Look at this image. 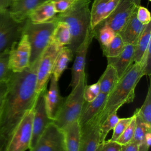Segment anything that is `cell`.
<instances>
[{
  "instance_id": "1",
  "label": "cell",
  "mask_w": 151,
  "mask_h": 151,
  "mask_svg": "<svg viewBox=\"0 0 151 151\" xmlns=\"http://www.w3.org/2000/svg\"><path fill=\"white\" fill-rule=\"evenodd\" d=\"M39 60L21 72H12L0 116V150L5 151L16 127L25 114L33 109L37 93V70Z\"/></svg>"
},
{
  "instance_id": "2",
  "label": "cell",
  "mask_w": 151,
  "mask_h": 151,
  "mask_svg": "<svg viewBox=\"0 0 151 151\" xmlns=\"http://www.w3.org/2000/svg\"><path fill=\"white\" fill-rule=\"evenodd\" d=\"M143 76L142 64L134 63L119 78L115 87L108 94L102 110L97 116L100 125L110 114L117 111L123 104L133 101L135 88Z\"/></svg>"
},
{
  "instance_id": "3",
  "label": "cell",
  "mask_w": 151,
  "mask_h": 151,
  "mask_svg": "<svg viewBox=\"0 0 151 151\" xmlns=\"http://www.w3.org/2000/svg\"><path fill=\"white\" fill-rule=\"evenodd\" d=\"M90 3L91 0H76L67 10L57 13L51 19L55 22H64L68 26L71 40L67 47L74 55L90 28Z\"/></svg>"
},
{
  "instance_id": "4",
  "label": "cell",
  "mask_w": 151,
  "mask_h": 151,
  "mask_svg": "<svg viewBox=\"0 0 151 151\" xmlns=\"http://www.w3.org/2000/svg\"><path fill=\"white\" fill-rule=\"evenodd\" d=\"M86 85L87 75L85 73L70 94L64 98L55 119L52 121L61 129L78 120L85 101L84 90Z\"/></svg>"
},
{
  "instance_id": "5",
  "label": "cell",
  "mask_w": 151,
  "mask_h": 151,
  "mask_svg": "<svg viewBox=\"0 0 151 151\" xmlns=\"http://www.w3.org/2000/svg\"><path fill=\"white\" fill-rule=\"evenodd\" d=\"M57 22L52 20L35 24L28 18L25 21L23 33L27 35L31 47L29 65L37 62L48 47Z\"/></svg>"
},
{
  "instance_id": "6",
  "label": "cell",
  "mask_w": 151,
  "mask_h": 151,
  "mask_svg": "<svg viewBox=\"0 0 151 151\" xmlns=\"http://www.w3.org/2000/svg\"><path fill=\"white\" fill-rule=\"evenodd\" d=\"M25 22L15 21L8 9L0 12V52H9L18 43L22 35Z\"/></svg>"
},
{
  "instance_id": "7",
  "label": "cell",
  "mask_w": 151,
  "mask_h": 151,
  "mask_svg": "<svg viewBox=\"0 0 151 151\" xmlns=\"http://www.w3.org/2000/svg\"><path fill=\"white\" fill-rule=\"evenodd\" d=\"M33 117L34 109H32L25 113L16 127L5 151H25L29 149L32 133Z\"/></svg>"
},
{
  "instance_id": "8",
  "label": "cell",
  "mask_w": 151,
  "mask_h": 151,
  "mask_svg": "<svg viewBox=\"0 0 151 151\" xmlns=\"http://www.w3.org/2000/svg\"><path fill=\"white\" fill-rule=\"evenodd\" d=\"M61 48L51 40L50 43L39 59L35 88L37 94L47 88V83L52 74L55 58Z\"/></svg>"
},
{
  "instance_id": "9",
  "label": "cell",
  "mask_w": 151,
  "mask_h": 151,
  "mask_svg": "<svg viewBox=\"0 0 151 151\" xmlns=\"http://www.w3.org/2000/svg\"><path fill=\"white\" fill-rule=\"evenodd\" d=\"M30 151H66L64 133L53 122L50 123Z\"/></svg>"
},
{
  "instance_id": "10",
  "label": "cell",
  "mask_w": 151,
  "mask_h": 151,
  "mask_svg": "<svg viewBox=\"0 0 151 151\" xmlns=\"http://www.w3.org/2000/svg\"><path fill=\"white\" fill-rule=\"evenodd\" d=\"M137 8L132 0H120L112 13L95 27L106 25L111 28L116 34H119Z\"/></svg>"
},
{
  "instance_id": "11",
  "label": "cell",
  "mask_w": 151,
  "mask_h": 151,
  "mask_svg": "<svg viewBox=\"0 0 151 151\" xmlns=\"http://www.w3.org/2000/svg\"><path fill=\"white\" fill-rule=\"evenodd\" d=\"M31 47L27 36L22 34L19 41L9 52L8 65L14 73L21 72L29 65Z\"/></svg>"
},
{
  "instance_id": "12",
  "label": "cell",
  "mask_w": 151,
  "mask_h": 151,
  "mask_svg": "<svg viewBox=\"0 0 151 151\" xmlns=\"http://www.w3.org/2000/svg\"><path fill=\"white\" fill-rule=\"evenodd\" d=\"M47 88L38 93L34 106V117L32 122V133L29 149L37 143L40 136L43 133L48 124L52 122L48 117L45 104V94Z\"/></svg>"
},
{
  "instance_id": "13",
  "label": "cell",
  "mask_w": 151,
  "mask_h": 151,
  "mask_svg": "<svg viewBox=\"0 0 151 151\" xmlns=\"http://www.w3.org/2000/svg\"><path fill=\"white\" fill-rule=\"evenodd\" d=\"M93 38V31L90 28L84 41L74 53L75 60L71 69V80L70 82V86L72 89L78 84L81 77L85 73L86 55L90 44Z\"/></svg>"
},
{
  "instance_id": "14",
  "label": "cell",
  "mask_w": 151,
  "mask_h": 151,
  "mask_svg": "<svg viewBox=\"0 0 151 151\" xmlns=\"http://www.w3.org/2000/svg\"><path fill=\"white\" fill-rule=\"evenodd\" d=\"M100 124L97 116L81 126L79 151H95L100 143Z\"/></svg>"
},
{
  "instance_id": "15",
  "label": "cell",
  "mask_w": 151,
  "mask_h": 151,
  "mask_svg": "<svg viewBox=\"0 0 151 151\" xmlns=\"http://www.w3.org/2000/svg\"><path fill=\"white\" fill-rule=\"evenodd\" d=\"M49 0H12L8 8L11 17L17 22L25 21L40 5Z\"/></svg>"
},
{
  "instance_id": "16",
  "label": "cell",
  "mask_w": 151,
  "mask_h": 151,
  "mask_svg": "<svg viewBox=\"0 0 151 151\" xmlns=\"http://www.w3.org/2000/svg\"><path fill=\"white\" fill-rule=\"evenodd\" d=\"M64 98L60 94L58 81L51 75L48 90L45 94V104L46 111L49 119L54 120L59 111Z\"/></svg>"
},
{
  "instance_id": "17",
  "label": "cell",
  "mask_w": 151,
  "mask_h": 151,
  "mask_svg": "<svg viewBox=\"0 0 151 151\" xmlns=\"http://www.w3.org/2000/svg\"><path fill=\"white\" fill-rule=\"evenodd\" d=\"M134 45L125 44L120 54L114 57H108L107 64L113 66L120 78L134 63Z\"/></svg>"
},
{
  "instance_id": "18",
  "label": "cell",
  "mask_w": 151,
  "mask_h": 151,
  "mask_svg": "<svg viewBox=\"0 0 151 151\" xmlns=\"http://www.w3.org/2000/svg\"><path fill=\"white\" fill-rule=\"evenodd\" d=\"M107 96L108 94L100 93L97 97L91 101H84L78 120L80 126L88 122L99 114L106 103Z\"/></svg>"
},
{
  "instance_id": "19",
  "label": "cell",
  "mask_w": 151,
  "mask_h": 151,
  "mask_svg": "<svg viewBox=\"0 0 151 151\" xmlns=\"http://www.w3.org/2000/svg\"><path fill=\"white\" fill-rule=\"evenodd\" d=\"M137 8L134 10L127 23L119 32L125 44L135 45L145 26L137 18Z\"/></svg>"
},
{
  "instance_id": "20",
  "label": "cell",
  "mask_w": 151,
  "mask_h": 151,
  "mask_svg": "<svg viewBox=\"0 0 151 151\" xmlns=\"http://www.w3.org/2000/svg\"><path fill=\"white\" fill-rule=\"evenodd\" d=\"M66 151H79L81 126L78 120L75 121L63 129Z\"/></svg>"
},
{
  "instance_id": "21",
  "label": "cell",
  "mask_w": 151,
  "mask_h": 151,
  "mask_svg": "<svg viewBox=\"0 0 151 151\" xmlns=\"http://www.w3.org/2000/svg\"><path fill=\"white\" fill-rule=\"evenodd\" d=\"M151 44V23L145 25L134 45V63H140L149 45Z\"/></svg>"
},
{
  "instance_id": "22",
  "label": "cell",
  "mask_w": 151,
  "mask_h": 151,
  "mask_svg": "<svg viewBox=\"0 0 151 151\" xmlns=\"http://www.w3.org/2000/svg\"><path fill=\"white\" fill-rule=\"evenodd\" d=\"M57 14L53 4L49 0L38 6L30 14L28 19L33 23H42L51 19Z\"/></svg>"
},
{
  "instance_id": "23",
  "label": "cell",
  "mask_w": 151,
  "mask_h": 151,
  "mask_svg": "<svg viewBox=\"0 0 151 151\" xmlns=\"http://www.w3.org/2000/svg\"><path fill=\"white\" fill-rule=\"evenodd\" d=\"M73 56V52L67 46L61 48L55 58L51 74L57 81H58Z\"/></svg>"
},
{
  "instance_id": "24",
  "label": "cell",
  "mask_w": 151,
  "mask_h": 151,
  "mask_svg": "<svg viewBox=\"0 0 151 151\" xmlns=\"http://www.w3.org/2000/svg\"><path fill=\"white\" fill-rule=\"evenodd\" d=\"M119 78L115 68L111 65L107 66L97 81L100 93L109 94L117 83Z\"/></svg>"
},
{
  "instance_id": "25",
  "label": "cell",
  "mask_w": 151,
  "mask_h": 151,
  "mask_svg": "<svg viewBox=\"0 0 151 151\" xmlns=\"http://www.w3.org/2000/svg\"><path fill=\"white\" fill-rule=\"evenodd\" d=\"M71 34L68 26L64 22H57L53 31L51 41L61 47L67 46L70 42Z\"/></svg>"
},
{
  "instance_id": "26",
  "label": "cell",
  "mask_w": 151,
  "mask_h": 151,
  "mask_svg": "<svg viewBox=\"0 0 151 151\" xmlns=\"http://www.w3.org/2000/svg\"><path fill=\"white\" fill-rule=\"evenodd\" d=\"M110 0H94L90 9V28L93 29L103 20L107 4Z\"/></svg>"
},
{
  "instance_id": "27",
  "label": "cell",
  "mask_w": 151,
  "mask_h": 151,
  "mask_svg": "<svg viewBox=\"0 0 151 151\" xmlns=\"http://www.w3.org/2000/svg\"><path fill=\"white\" fill-rule=\"evenodd\" d=\"M91 30L94 38L99 41L101 49L106 47L116 34L111 28L106 25L95 27Z\"/></svg>"
},
{
  "instance_id": "28",
  "label": "cell",
  "mask_w": 151,
  "mask_h": 151,
  "mask_svg": "<svg viewBox=\"0 0 151 151\" xmlns=\"http://www.w3.org/2000/svg\"><path fill=\"white\" fill-rule=\"evenodd\" d=\"M125 44L119 34H116L111 41L104 48H102L103 54L107 57H114L121 53Z\"/></svg>"
},
{
  "instance_id": "29",
  "label": "cell",
  "mask_w": 151,
  "mask_h": 151,
  "mask_svg": "<svg viewBox=\"0 0 151 151\" xmlns=\"http://www.w3.org/2000/svg\"><path fill=\"white\" fill-rule=\"evenodd\" d=\"M134 114L136 116V126L134 136L130 142L139 145L144 142L145 135L148 132H150L151 127L148 126L136 113Z\"/></svg>"
},
{
  "instance_id": "30",
  "label": "cell",
  "mask_w": 151,
  "mask_h": 151,
  "mask_svg": "<svg viewBox=\"0 0 151 151\" xmlns=\"http://www.w3.org/2000/svg\"><path fill=\"white\" fill-rule=\"evenodd\" d=\"M149 127H151V87L149 86L143 104L135 112Z\"/></svg>"
},
{
  "instance_id": "31",
  "label": "cell",
  "mask_w": 151,
  "mask_h": 151,
  "mask_svg": "<svg viewBox=\"0 0 151 151\" xmlns=\"http://www.w3.org/2000/svg\"><path fill=\"white\" fill-rule=\"evenodd\" d=\"M117 111H114L110 114L107 118L103 121L100 125V143L105 140V139L108 133L113 130L116 123L119 120V117L117 114Z\"/></svg>"
},
{
  "instance_id": "32",
  "label": "cell",
  "mask_w": 151,
  "mask_h": 151,
  "mask_svg": "<svg viewBox=\"0 0 151 151\" xmlns=\"http://www.w3.org/2000/svg\"><path fill=\"white\" fill-rule=\"evenodd\" d=\"M136 126V116L134 114L133 115V117L128 126L126 127L125 130L123 131L122 134L117 140V142L120 145H126L129 142H130L133 137L134 129Z\"/></svg>"
},
{
  "instance_id": "33",
  "label": "cell",
  "mask_w": 151,
  "mask_h": 151,
  "mask_svg": "<svg viewBox=\"0 0 151 151\" xmlns=\"http://www.w3.org/2000/svg\"><path fill=\"white\" fill-rule=\"evenodd\" d=\"M9 52H0V81H7L12 73L8 65Z\"/></svg>"
},
{
  "instance_id": "34",
  "label": "cell",
  "mask_w": 151,
  "mask_h": 151,
  "mask_svg": "<svg viewBox=\"0 0 151 151\" xmlns=\"http://www.w3.org/2000/svg\"><path fill=\"white\" fill-rule=\"evenodd\" d=\"M133 116L127 118H122L119 119V121L116 123L114 126L113 130V133L111 139H110L111 141L116 142L120 135L122 134L123 131L125 130L126 127L128 126L130 121L132 120Z\"/></svg>"
},
{
  "instance_id": "35",
  "label": "cell",
  "mask_w": 151,
  "mask_h": 151,
  "mask_svg": "<svg viewBox=\"0 0 151 151\" xmlns=\"http://www.w3.org/2000/svg\"><path fill=\"white\" fill-rule=\"evenodd\" d=\"M100 93V87L98 82L90 86L86 85L84 90V101L87 102L91 101L97 97Z\"/></svg>"
},
{
  "instance_id": "36",
  "label": "cell",
  "mask_w": 151,
  "mask_h": 151,
  "mask_svg": "<svg viewBox=\"0 0 151 151\" xmlns=\"http://www.w3.org/2000/svg\"><path fill=\"white\" fill-rule=\"evenodd\" d=\"M151 44L149 45L146 51L143 55L140 63L143 67V76H148L150 77V68H151Z\"/></svg>"
},
{
  "instance_id": "37",
  "label": "cell",
  "mask_w": 151,
  "mask_h": 151,
  "mask_svg": "<svg viewBox=\"0 0 151 151\" xmlns=\"http://www.w3.org/2000/svg\"><path fill=\"white\" fill-rule=\"evenodd\" d=\"M120 149L121 145L109 140L100 143L95 151H120Z\"/></svg>"
},
{
  "instance_id": "38",
  "label": "cell",
  "mask_w": 151,
  "mask_h": 151,
  "mask_svg": "<svg viewBox=\"0 0 151 151\" xmlns=\"http://www.w3.org/2000/svg\"><path fill=\"white\" fill-rule=\"evenodd\" d=\"M136 17L138 20L143 25H146L150 22V13L149 10L144 6L140 5L137 7Z\"/></svg>"
},
{
  "instance_id": "39",
  "label": "cell",
  "mask_w": 151,
  "mask_h": 151,
  "mask_svg": "<svg viewBox=\"0 0 151 151\" xmlns=\"http://www.w3.org/2000/svg\"><path fill=\"white\" fill-rule=\"evenodd\" d=\"M54 6L57 13H61L67 10L76 0H50Z\"/></svg>"
},
{
  "instance_id": "40",
  "label": "cell",
  "mask_w": 151,
  "mask_h": 151,
  "mask_svg": "<svg viewBox=\"0 0 151 151\" xmlns=\"http://www.w3.org/2000/svg\"><path fill=\"white\" fill-rule=\"evenodd\" d=\"M8 90V80L0 81V116L5 96Z\"/></svg>"
},
{
  "instance_id": "41",
  "label": "cell",
  "mask_w": 151,
  "mask_h": 151,
  "mask_svg": "<svg viewBox=\"0 0 151 151\" xmlns=\"http://www.w3.org/2000/svg\"><path fill=\"white\" fill-rule=\"evenodd\" d=\"M120 0H110L107 4L104 12L103 14V19L106 18L109 15H110L112 12L116 9L118 5Z\"/></svg>"
},
{
  "instance_id": "42",
  "label": "cell",
  "mask_w": 151,
  "mask_h": 151,
  "mask_svg": "<svg viewBox=\"0 0 151 151\" xmlns=\"http://www.w3.org/2000/svg\"><path fill=\"white\" fill-rule=\"evenodd\" d=\"M139 145L133 142H129L126 145H121L120 151H138Z\"/></svg>"
},
{
  "instance_id": "43",
  "label": "cell",
  "mask_w": 151,
  "mask_h": 151,
  "mask_svg": "<svg viewBox=\"0 0 151 151\" xmlns=\"http://www.w3.org/2000/svg\"><path fill=\"white\" fill-rule=\"evenodd\" d=\"M12 0H0V12L8 9Z\"/></svg>"
},
{
  "instance_id": "44",
  "label": "cell",
  "mask_w": 151,
  "mask_h": 151,
  "mask_svg": "<svg viewBox=\"0 0 151 151\" xmlns=\"http://www.w3.org/2000/svg\"><path fill=\"white\" fill-rule=\"evenodd\" d=\"M144 143L146 144L147 147L149 149L151 145V132H148L146 134L145 140H144Z\"/></svg>"
},
{
  "instance_id": "45",
  "label": "cell",
  "mask_w": 151,
  "mask_h": 151,
  "mask_svg": "<svg viewBox=\"0 0 151 151\" xmlns=\"http://www.w3.org/2000/svg\"><path fill=\"white\" fill-rule=\"evenodd\" d=\"M148 150H149V148L147 147V146L144 142L139 145L138 151H148Z\"/></svg>"
},
{
  "instance_id": "46",
  "label": "cell",
  "mask_w": 151,
  "mask_h": 151,
  "mask_svg": "<svg viewBox=\"0 0 151 151\" xmlns=\"http://www.w3.org/2000/svg\"><path fill=\"white\" fill-rule=\"evenodd\" d=\"M133 2L134 3V4L138 7L140 5V3H141V0H132Z\"/></svg>"
},
{
  "instance_id": "47",
  "label": "cell",
  "mask_w": 151,
  "mask_h": 151,
  "mask_svg": "<svg viewBox=\"0 0 151 151\" xmlns=\"http://www.w3.org/2000/svg\"><path fill=\"white\" fill-rule=\"evenodd\" d=\"M149 1H150V0H149Z\"/></svg>"
},
{
  "instance_id": "48",
  "label": "cell",
  "mask_w": 151,
  "mask_h": 151,
  "mask_svg": "<svg viewBox=\"0 0 151 151\" xmlns=\"http://www.w3.org/2000/svg\"><path fill=\"white\" fill-rule=\"evenodd\" d=\"M0 151H1V150H0Z\"/></svg>"
}]
</instances>
